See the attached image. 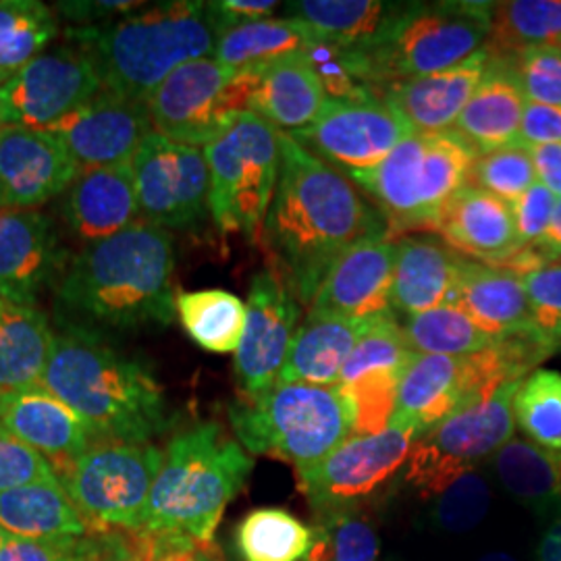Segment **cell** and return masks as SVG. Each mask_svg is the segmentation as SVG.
<instances>
[{
  "label": "cell",
  "instance_id": "cell-1",
  "mask_svg": "<svg viewBox=\"0 0 561 561\" xmlns=\"http://www.w3.org/2000/svg\"><path fill=\"white\" fill-rule=\"evenodd\" d=\"M277 190L262 227L271 268L300 304H312L333 264L370 238H389L381 210L358 185L280 134Z\"/></svg>",
  "mask_w": 561,
  "mask_h": 561
},
{
  "label": "cell",
  "instance_id": "cell-2",
  "mask_svg": "<svg viewBox=\"0 0 561 561\" xmlns=\"http://www.w3.org/2000/svg\"><path fill=\"white\" fill-rule=\"evenodd\" d=\"M173 268V240L150 222H134L117 236L90 243L60 277L62 322L92 331L169 327L178 314Z\"/></svg>",
  "mask_w": 561,
  "mask_h": 561
},
{
  "label": "cell",
  "instance_id": "cell-3",
  "mask_svg": "<svg viewBox=\"0 0 561 561\" xmlns=\"http://www.w3.org/2000/svg\"><path fill=\"white\" fill-rule=\"evenodd\" d=\"M42 387L65 401L101 442L148 443L169 426L161 382L148 364L99 331L60 322Z\"/></svg>",
  "mask_w": 561,
  "mask_h": 561
},
{
  "label": "cell",
  "instance_id": "cell-4",
  "mask_svg": "<svg viewBox=\"0 0 561 561\" xmlns=\"http://www.w3.org/2000/svg\"><path fill=\"white\" fill-rule=\"evenodd\" d=\"M92 60L102 90L148 102L175 69L215 57L221 32L206 2H161L108 25H76L67 32Z\"/></svg>",
  "mask_w": 561,
  "mask_h": 561
},
{
  "label": "cell",
  "instance_id": "cell-5",
  "mask_svg": "<svg viewBox=\"0 0 561 561\" xmlns=\"http://www.w3.org/2000/svg\"><path fill=\"white\" fill-rule=\"evenodd\" d=\"M254 461L221 424L202 422L164 449L141 530L215 545L225 507L240 493Z\"/></svg>",
  "mask_w": 561,
  "mask_h": 561
},
{
  "label": "cell",
  "instance_id": "cell-6",
  "mask_svg": "<svg viewBox=\"0 0 561 561\" xmlns=\"http://www.w3.org/2000/svg\"><path fill=\"white\" fill-rule=\"evenodd\" d=\"M477 150L458 131L410 134L385 161L354 183L381 210L389 240L435 231L451 201L468 185Z\"/></svg>",
  "mask_w": 561,
  "mask_h": 561
},
{
  "label": "cell",
  "instance_id": "cell-7",
  "mask_svg": "<svg viewBox=\"0 0 561 561\" xmlns=\"http://www.w3.org/2000/svg\"><path fill=\"white\" fill-rule=\"evenodd\" d=\"M229 421L241 447L289 461L304 472L354 435V412L340 387L275 385L261 398H240Z\"/></svg>",
  "mask_w": 561,
  "mask_h": 561
},
{
  "label": "cell",
  "instance_id": "cell-8",
  "mask_svg": "<svg viewBox=\"0 0 561 561\" xmlns=\"http://www.w3.org/2000/svg\"><path fill=\"white\" fill-rule=\"evenodd\" d=\"M491 18L493 2H403L364 50L382 96L393 83L442 73L477 55L491 36Z\"/></svg>",
  "mask_w": 561,
  "mask_h": 561
},
{
  "label": "cell",
  "instance_id": "cell-9",
  "mask_svg": "<svg viewBox=\"0 0 561 561\" xmlns=\"http://www.w3.org/2000/svg\"><path fill=\"white\" fill-rule=\"evenodd\" d=\"M210 173L208 208L222 233L262 240L280 169L279 131L245 113L204 148Z\"/></svg>",
  "mask_w": 561,
  "mask_h": 561
},
{
  "label": "cell",
  "instance_id": "cell-10",
  "mask_svg": "<svg viewBox=\"0 0 561 561\" xmlns=\"http://www.w3.org/2000/svg\"><path fill=\"white\" fill-rule=\"evenodd\" d=\"M261 67L233 69L217 59L192 60L175 69L148 99L152 129L194 148L208 146L252 113Z\"/></svg>",
  "mask_w": 561,
  "mask_h": 561
},
{
  "label": "cell",
  "instance_id": "cell-11",
  "mask_svg": "<svg viewBox=\"0 0 561 561\" xmlns=\"http://www.w3.org/2000/svg\"><path fill=\"white\" fill-rule=\"evenodd\" d=\"M162 460L152 443H92L59 481L94 530L138 533Z\"/></svg>",
  "mask_w": 561,
  "mask_h": 561
},
{
  "label": "cell",
  "instance_id": "cell-12",
  "mask_svg": "<svg viewBox=\"0 0 561 561\" xmlns=\"http://www.w3.org/2000/svg\"><path fill=\"white\" fill-rule=\"evenodd\" d=\"M520 382H510L491 398L449 414L414 442L405 461V481L421 497H439L451 482L474 472L514 439V400Z\"/></svg>",
  "mask_w": 561,
  "mask_h": 561
},
{
  "label": "cell",
  "instance_id": "cell-13",
  "mask_svg": "<svg viewBox=\"0 0 561 561\" xmlns=\"http://www.w3.org/2000/svg\"><path fill=\"white\" fill-rule=\"evenodd\" d=\"M419 426L393 414L389 426L377 435H352L317 466L298 472L300 489L321 514L352 507L381 491L408 461Z\"/></svg>",
  "mask_w": 561,
  "mask_h": 561
},
{
  "label": "cell",
  "instance_id": "cell-14",
  "mask_svg": "<svg viewBox=\"0 0 561 561\" xmlns=\"http://www.w3.org/2000/svg\"><path fill=\"white\" fill-rule=\"evenodd\" d=\"M134 180L140 215L161 229H190L204 221L210 173L201 148L150 131L136 152Z\"/></svg>",
  "mask_w": 561,
  "mask_h": 561
},
{
  "label": "cell",
  "instance_id": "cell-15",
  "mask_svg": "<svg viewBox=\"0 0 561 561\" xmlns=\"http://www.w3.org/2000/svg\"><path fill=\"white\" fill-rule=\"evenodd\" d=\"M410 134V125L382 101H327L312 125L289 136L354 181L377 169Z\"/></svg>",
  "mask_w": 561,
  "mask_h": 561
},
{
  "label": "cell",
  "instance_id": "cell-16",
  "mask_svg": "<svg viewBox=\"0 0 561 561\" xmlns=\"http://www.w3.org/2000/svg\"><path fill=\"white\" fill-rule=\"evenodd\" d=\"M102 92V81L78 48L42 53L0 88V127L46 129Z\"/></svg>",
  "mask_w": 561,
  "mask_h": 561
},
{
  "label": "cell",
  "instance_id": "cell-17",
  "mask_svg": "<svg viewBox=\"0 0 561 561\" xmlns=\"http://www.w3.org/2000/svg\"><path fill=\"white\" fill-rule=\"evenodd\" d=\"M414 356L393 312L379 317L362 335L337 382L354 412V435H377L389 426L401 377Z\"/></svg>",
  "mask_w": 561,
  "mask_h": 561
},
{
  "label": "cell",
  "instance_id": "cell-18",
  "mask_svg": "<svg viewBox=\"0 0 561 561\" xmlns=\"http://www.w3.org/2000/svg\"><path fill=\"white\" fill-rule=\"evenodd\" d=\"M245 310V329L236 352V375L241 398H261L277 385L283 362L300 327V301L279 275L268 268L252 277Z\"/></svg>",
  "mask_w": 561,
  "mask_h": 561
},
{
  "label": "cell",
  "instance_id": "cell-19",
  "mask_svg": "<svg viewBox=\"0 0 561 561\" xmlns=\"http://www.w3.org/2000/svg\"><path fill=\"white\" fill-rule=\"evenodd\" d=\"M44 131L53 134L80 167L94 169L134 161L141 141L154 129L146 102L102 90Z\"/></svg>",
  "mask_w": 561,
  "mask_h": 561
},
{
  "label": "cell",
  "instance_id": "cell-20",
  "mask_svg": "<svg viewBox=\"0 0 561 561\" xmlns=\"http://www.w3.org/2000/svg\"><path fill=\"white\" fill-rule=\"evenodd\" d=\"M398 241L370 238L350 248L322 280L310 312L370 321L391 314Z\"/></svg>",
  "mask_w": 561,
  "mask_h": 561
},
{
  "label": "cell",
  "instance_id": "cell-21",
  "mask_svg": "<svg viewBox=\"0 0 561 561\" xmlns=\"http://www.w3.org/2000/svg\"><path fill=\"white\" fill-rule=\"evenodd\" d=\"M60 268L62 250L53 221L38 210L0 208V298L34 308Z\"/></svg>",
  "mask_w": 561,
  "mask_h": 561
},
{
  "label": "cell",
  "instance_id": "cell-22",
  "mask_svg": "<svg viewBox=\"0 0 561 561\" xmlns=\"http://www.w3.org/2000/svg\"><path fill=\"white\" fill-rule=\"evenodd\" d=\"M80 169L53 134L0 127V183L9 208H32L57 198L80 178Z\"/></svg>",
  "mask_w": 561,
  "mask_h": 561
},
{
  "label": "cell",
  "instance_id": "cell-23",
  "mask_svg": "<svg viewBox=\"0 0 561 561\" xmlns=\"http://www.w3.org/2000/svg\"><path fill=\"white\" fill-rule=\"evenodd\" d=\"M493 57V50L484 46L447 71L393 83L387 88L382 102L396 111L414 134L449 131L484 80Z\"/></svg>",
  "mask_w": 561,
  "mask_h": 561
},
{
  "label": "cell",
  "instance_id": "cell-24",
  "mask_svg": "<svg viewBox=\"0 0 561 561\" xmlns=\"http://www.w3.org/2000/svg\"><path fill=\"white\" fill-rule=\"evenodd\" d=\"M0 426L36 449L60 477L92 445L85 422L46 387L7 393Z\"/></svg>",
  "mask_w": 561,
  "mask_h": 561
},
{
  "label": "cell",
  "instance_id": "cell-25",
  "mask_svg": "<svg viewBox=\"0 0 561 561\" xmlns=\"http://www.w3.org/2000/svg\"><path fill=\"white\" fill-rule=\"evenodd\" d=\"M398 256L393 273L391 308L400 321L419 317L449 304L460 280L466 256L458 254L445 241L410 233L398 238Z\"/></svg>",
  "mask_w": 561,
  "mask_h": 561
},
{
  "label": "cell",
  "instance_id": "cell-26",
  "mask_svg": "<svg viewBox=\"0 0 561 561\" xmlns=\"http://www.w3.org/2000/svg\"><path fill=\"white\" fill-rule=\"evenodd\" d=\"M140 204L131 162L85 169L67 192L69 229L90 243L117 236L138 222Z\"/></svg>",
  "mask_w": 561,
  "mask_h": 561
},
{
  "label": "cell",
  "instance_id": "cell-27",
  "mask_svg": "<svg viewBox=\"0 0 561 561\" xmlns=\"http://www.w3.org/2000/svg\"><path fill=\"white\" fill-rule=\"evenodd\" d=\"M435 231L458 254L482 264L502 266L520 250L512 206L472 185L451 201Z\"/></svg>",
  "mask_w": 561,
  "mask_h": 561
},
{
  "label": "cell",
  "instance_id": "cell-28",
  "mask_svg": "<svg viewBox=\"0 0 561 561\" xmlns=\"http://www.w3.org/2000/svg\"><path fill=\"white\" fill-rule=\"evenodd\" d=\"M524 108L526 99L516 76V59L495 55L484 80L456 121L454 131H458L479 157L489 154L518 144Z\"/></svg>",
  "mask_w": 561,
  "mask_h": 561
},
{
  "label": "cell",
  "instance_id": "cell-29",
  "mask_svg": "<svg viewBox=\"0 0 561 561\" xmlns=\"http://www.w3.org/2000/svg\"><path fill=\"white\" fill-rule=\"evenodd\" d=\"M451 301L491 340L533 333L524 279L510 268L466 261Z\"/></svg>",
  "mask_w": 561,
  "mask_h": 561
},
{
  "label": "cell",
  "instance_id": "cell-30",
  "mask_svg": "<svg viewBox=\"0 0 561 561\" xmlns=\"http://www.w3.org/2000/svg\"><path fill=\"white\" fill-rule=\"evenodd\" d=\"M375 321L308 312L289 345L277 385L337 387L345 362Z\"/></svg>",
  "mask_w": 561,
  "mask_h": 561
},
{
  "label": "cell",
  "instance_id": "cell-31",
  "mask_svg": "<svg viewBox=\"0 0 561 561\" xmlns=\"http://www.w3.org/2000/svg\"><path fill=\"white\" fill-rule=\"evenodd\" d=\"M327 101L312 62L296 55L261 67L252 113L280 134H296L317 121Z\"/></svg>",
  "mask_w": 561,
  "mask_h": 561
},
{
  "label": "cell",
  "instance_id": "cell-32",
  "mask_svg": "<svg viewBox=\"0 0 561 561\" xmlns=\"http://www.w3.org/2000/svg\"><path fill=\"white\" fill-rule=\"evenodd\" d=\"M0 528L23 539L88 537L94 528L60 481L34 482L0 493Z\"/></svg>",
  "mask_w": 561,
  "mask_h": 561
},
{
  "label": "cell",
  "instance_id": "cell-33",
  "mask_svg": "<svg viewBox=\"0 0 561 561\" xmlns=\"http://www.w3.org/2000/svg\"><path fill=\"white\" fill-rule=\"evenodd\" d=\"M401 9L403 2L382 0H298L287 2L283 11L321 41L366 50L381 38Z\"/></svg>",
  "mask_w": 561,
  "mask_h": 561
},
{
  "label": "cell",
  "instance_id": "cell-34",
  "mask_svg": "<svg viewBox=\"0 0 561 561\" xmlns=\"http://www.w3.org/2000/svg\"><path fill=\"white\" fill-rule=\"evenodd\" d=\"M55 333L36 306L0 304V387L7 393L42 385Z\"/></svg>",
  "mask_w": 561,
  "mask_h": 561
},
{
  "label": "cell",
  "instance_id": "cell-35",
  "mask_svg": "<svg viewBox=\"0 0 561 561\" xmlns=\"http://www.w3.org/2000/svg\"><path fill=\"white\" fill-rule=\"evenodd\" d=\"M503 489L541 516L561 514V454L526 439H512L491 458Z\"/></svg>",
  "mask_w": 561,
  "mask_h": 561
},
{
  "label": "cell",
  "instance_id": "cell-36",
  "mask_svg": "<svg viewBox=\"0 0 561 561\" xmlns=\"http://www.w3.org/2000/svg\"><path fill=\"white\" fill-rule=\"evenodd\" d=\"M314 41L310 27L291 18L252 21L225 32L213 59L233 69L266 67L275 60L306 55Z\"/></svg>",
  "mask_w": 561,
  "mask_h": 561
},
{
  "label": "cell",
  "instance_id": "cell-37",
  "mask_svg": "<svg viewBox=\"0 0 561 561\" xmlns=\"http://www.w3.org/2000/svg\"><path fill=\"white\" fill-rule=\"evenodd\" d=\"M175 312L185 333L215 354L238 352L245 329V304L225 289L181 291L175 296Z\"/></svg>",
  "mask_w": 561,
  "mask_h": 561
},
{
  "label": "cell",
  "instance_id": "cell-38",
  "mask_svg": "<svg viewBox=\"0 0 561 561\" xmlns=\"http://www.w3.org/2000/svg\"><path fill=\"white\" fill-rule=\"evenodd\" d=\"M486 46L503 57L537 46H561V0L493 2Z\"/></svg>",
  "mask_w": 561,
  "mask_h": 561
},
{
  "label": "cell",
  "instance_id": "cell-39",
  "mask_svg": "<svg viewBox=\"0 0 561 561\" xmlns=\"http://www.w3.org/2000/svg\"><path fill=\"white\" fill-rule=\"evenodd\" d=\"M403 340L412 354L466 358L491 347V340L454 301L401 322Z\"/></svg>",
  "mask_w": 561,
  "mask_h": 561
},
{
  "label": "cell",
  "instance_id": "cell-40",
  "mask_svg": "<svg viewBox=\"0 0 561 561\" xmlns=\"http://www.w3.org/2000/svg\"><path fill=\"white\" fill-rule=\"evenodd\" d=\"M236 542L243 561H301L312 549L314 530L287 510L261 507L240 522Z\"/></svg>",
  "mask_w": 561,
  "mask_h": 561
},
{
  "label": "cell",
  "instance_id": "cell-41",
  "mask_svg": "<svg viewBox=\"0 0 561 561\" xmlns=\"http://www.w3.org/2000/svg\"><path fill=\"white\" fill-rule=\"evenodd\" d=\"M59 23L38 0H0V78L9 80L57 38Z\"/></svg>",
  "mask_w": 561,
  "mask_h": 561
},
{
  "label": "cell",
  "instance_id": "cell-42",
  "mask_svg": "<svg viewBox=\"0 0 561 561\" xmlns=\"http://www.w3.org/2000/svg\"><path fill=\"white\" fill-rule=\"evenodd\" d=\"M514 414L530 442L561 454V373L535 368L518 387Z\"/></svg>",
  "mask_w": 561,
  "mask_h": 561
},
{
  "label": "cell",
  "instance_id": "cell-43",
  "mask_svg": "<svg viewBox=\"0 0 561 561\" xmlns=\"http://www.w3.org/2000/svg\"><path fill=\"white\" fill-rule=\"evenodd\" d=\"M381 541L373 522L352 507L319 514L306 561H377Z\"/></svg>",
  "mask_w": 561,
  "mask_h": 561
},
{
  "label": "cell",
  "instance_id": "cell-44",
  "mask_svg": "<svg viewBox=\"0 0 561 561\" xmlns=\"http://www.w3.org/2000/svg\"><path fill=\"white\" fill-rule=\"evenodd\" d=\"M537 183L535 164L526 146L514 144L502 150L481 154L470 171L468 185L514 204Z\"/></svg>",
  "mask_w": 561,
  "mask_h": 561
},
{
  "label": "cell",
  "instance_id": "cell-45",
  "mask_svg": "<svg viewBox=\"0 0 561 561\" xmlns=\"http://www.w3.org/2000/svg\"><path fill=\"white\" fill-rule=\"evenodd\" d=\"M524 287L530 306V329L549 354L561 352V261L526 273Z\"/></svg>",
  "mask_w": 561,
  "mask_h": 561
},
{
  "label": "cell",
  "instance_id": "cell-46",
  "mask_svg": "<svg viewBox=\"0 0 561 561\" xmlns=\"http://www.w3.org/2000/svg\"><path fill=\"white\" fill-rule=\"evenodd\" d=\"M491 507V489L477 472L451 482L435 507V524L447 533H466L479 526Z\"/></svg>",
  "mask_w": 561,
  "mask_h": 561
},
{
  "label": "cell",
  "instance_id": "cell-47",
  "mask_svg": "<svg viewBox=\"0 0 561 561\" xmlns=\"http://www.w3.org/2000/svg\"><path fill=\"white\" fill-rule=\"evenodd\" d=\"M526 102L561 106V46H537L514 55Z\"/></svg>",
  "mask_w": 561,
  "mask_h": 561
},
{
  "label": "cell",
  "instance_id": "cell-48",
  "mask_svg": "<svg viewBox=\"0 0 561 561\" xmlns=\"http://www.w3.org/2000/svg\"><path fill=\"white\" fill-rule=\"evenodd\" d=\"M46 481H59L53 463L0 426V493Z\"/></svg>",
  "mask_w": 561,
  "mask_h": 561
},
{
  "label": "cell",
  "instance_id": "cell-49",
  "mask_svg": "<svg viewBox=\"0 0 561 561\" xmlns=\"http://www.w3.org/2000/svg\"><path fill=\"white\" fill-rule=\"evenodd\" d=\"M96 537H59V539H23L4 535L0 542V561H78L92 547Z\"/></svg>",
  "mask_w": 561,
  "mask_h": 561
},
{
  "label": "cell",
  "instance_id": "cell-50",
  "mask_svg": "<svg viewBox=\"0 0 561 561\" xmlns=\"http://www.w3.org/2000/svg\"><path fill=\"white\" fill-rule=\"evenodd\" d=\"M556 204H558V196L551 194L539 181L526 194H522L518 201L510 204L516 231H518L520 250L539 241L551 221Z\"/></svg>",
  "mask_w": 561,
  "mask_h": 561
},
{
  "label": "cell",
  "instance_id": "cell-51",
  "mask_svg": "<svg viewBox=\"0 0 561 561\" xmlns=\"http://www.w3.org/2000/svg\"><path fill=\"white\" fill-rule=\"evenodd\" d=\"M518 144L522 146L561 144V106L526 102Z\"/></svg>",
  "mask_w": 561,
  "mask_h": 561
},
{
  "label": "cell",
  "instance_id": "cell-52",
  "mask_svg": "<svg viewBox=\"0 0 561 561\" xmlns=\"http://www.w3.org/2000/svg\"><path fill=\"white\" fill-rule=\"evenodd\" d=\"M210 18L215 21V25L219 27V32L225 34L233 27H240L252 21L271 20L275 15V11L279 9L280 2L275 0H221V2H206Z\"/></svg>",
  "mask_w": 561,
  "mask_h": 561
},
{
  "label": "cell",
  "instance_id": "cell-53",
  "mask_svg": "<svg viewBox=\"0 0 561 561\" xmlns=\"http://www.w3.org/2000/svg\"><path fill=\"white\" fill-rule=\"evenodd\" d=\"M60 13L73 23H96L106 18H127L136 13L144 2H129V0H83V2H59Z\"/></svg>",
  "mask_w": 561,
  "mask_h": 561
},
{
  "label": "cell",
  "instance_id": "cell-54",
  "mask_svg": "<svg viewBox=\"0 0 561 561\" xmlns=\"http://www.w3.org/2000/svg\"><path fill=\"white\" fill-rule=\"evenodd\" d=\"M535 164L537 181L561 198V144L526 146Z\"/></svg>",
  "mask_w": 561,
  "mask_h": 561
},
{
  "label": "cell",
  "instance_id": "cell-55",
  "mask_svg": "<svg viewBox=\"0 0 561 561\" xmlns=\"http://www.w3.org/2000/svg\"><path fill=\"white\" fill-rule=\"evenodd\" d=\"M539 561H561V518L545 533L539 547Z\"/></svg>",
  "mask_w": 561,
  "mask_h": 561
},
{
  "label": "cell",
  "instance_id": "cell-56",
  "mask_svg": "<svg viewBox=\"0 0 561 561\" xmlns=\"http://www.w3.org/2000/svg\"><path fill=\"white\" fill-rule=\"evenodd\" d=\"M101 561L138 560H136V556H134V551H131V545H129V539H127V535H125V537H119V542H117V539L106 542V545H102L101 542Z\"/></svg>",
  "mask_w": 561,
  "mask_h": 561
},
{
  "label": "cell",
  "instance_id": "cell-57",
  "mask_svg": "<svg viewBox=\"0 0 561 561\" xmlns=\"http://www.w3.org/2000/svg\"><path fill=\"white\" fill-rule=\"evenodd\" d=\"M78 561H101V541H99V537L94 539V547Z\"/></svg>",
  "mask_w": 561,
  "mask_h": 561
},
{
  "label": "cell",
  "instance_id": "cell-58",
  "mask_svg": "<svg viewBox=\"0 0 561 561\" xmlns=\"http://www.w3.org/2000/svg\"><path fill=\"white\" fill-rule=\"evenodd\" d=\"M196 561H222L221 556H219V549L213 545V547H208V549H204L201 553V558Z\"/></svg>",
  "mask_w": 561,
  "mask_h": 561
},
{
  "label": "cell",
  "instance_id": "cell-59",
  "mask_svg": "<svg viewBox=\"0 0 561 561\" xmlns=\"http://www.w3.org/2000/svg\"><path fill=\"white\" fill-rule=\"evenodd\" d=\"M481 561H516L510 553H503V551H493V553H486L482 556Z\"/></svg>",
  "mask_w": 561,
  "mask_h": 561
},
{
  "label": "cell",
  "instance_id": "cell-60",
  "mask_svg": "<svg viewBox=\"0 0 561 561\" xmlns=\"http://www.w3.org/2000/svg\"><path fill=\"white\" fill-rule=\"evenodd\" d=\"M0 208H9V198H7V192L2 187V183H0Z\"/></svg>",
  "mask_w": 561,
  "mask_h": 561
},
{
  "label": "cell",
  "instance_id": "cell-61",
  "mask_svg": "<svg viewBox=\"0 0 561 561\" xmlns=\"http://www.w3.org/2000/svg\"><path fill=\"white\" fill-rule=\"evenodd\" d=\"M4 400H7V391L0 387V412H2V405H4Z\"/></svg>",
  "mask_w": 561,
  "mask_h": 561
},
{
  "label": "cell",
  "instance_id": "cell-62",
  "mask_svg": "<svg viewBox=\"0 0 561 561\" xmlns=\"http://www.w3.org/2000/svg\"><path fill=\"white\" fill-rule=\"evenodd\" d=\"M2 539H4V530L0 528V542H2Z\"/></svg>",
  "mask_w": 561,
  "mask_h": 561
},
{
  "label": "cell",
  "instance_id": "cell-63",
  "mask_svg": "<svg viewBox=\"0 0 561 561\" xmlns=\"http://www.w3.org/2000/svg\"><path fill=\"white\" fill-rule=\"evenodd\" d=\"M4 81H7L4 78H0V88H2V83H4Z\"/></svg>",
  "mask_w": 561,
  "mask_h": 561
},
{
  "label": "cell",
  "instance_id": "cell-64",
  "mask_svg": "<svg viewBox=\"0 0 561 561\" xmlns=\"http://www.w3.org/2000/svg\"><path fill=\"white\" fill-rule=\"evenodd\" d=\"M2 301H4V300H2V298H0V304H2Z\"/></svg>",
  "mask_w": 561,
  "mask_h": 561
}]
</instances>
